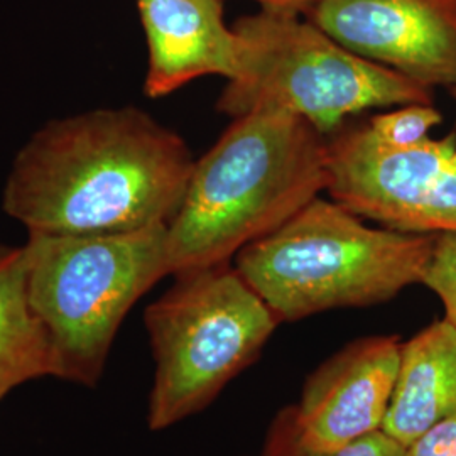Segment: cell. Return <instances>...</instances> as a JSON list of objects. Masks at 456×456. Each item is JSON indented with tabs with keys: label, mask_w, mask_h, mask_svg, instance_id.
<instances>
[{
	"label": "cell",
	"mask_w": 456,
	"mask_h": 456,
	"mask_svg": "<svg viewBox=\"0 0 456 456\" xmlns=\"http://www.w3.org/2000/svg\"><path fill=\"white\" fill-rule=\"evenodd\" d=\"M195 159L188 144L137 109L51 120L17 152L2 208L29 233L100 235L169 225Z\"/></svg>",
	"instance_id": "6da1fadb"
},
{
	"label": "cell",
	"mask_w": 456,
	"mask_h": 456,
	"mask_svg": "<svg viewBox=\"0 0 456 456\" xmlns=\"http://www.w3.org/2000/svg\"><path fill=\"white\" fill-rule=\"evenodd\" d=\"M328 186V141L308 120L281 112L233 118L195 163L167 225L169 276L230 262L282 227Z\"/></svg>",
	"instance_id": "7a4b0ae2"
},
{
	"label": "cell",
	"mask_w": 456,
	"mask_h": 456,
	"mask_svg": "<svg viewBox=\"0 0 456 456\" xmlns=\"http://www.w3.org/2000/svg\"><path fill=\"white\" fill-rule=\"evenodd\" d=\"M436 235L365 225L314 198L282 227L244 247L235 267L281 323L394 299L423 281Z\"/></svg>",
	"instance_id": "3957f363"
},
{
	"label": "cell",
	"mask_w": 456,
	"mask_h": 456,
	"mask_svg": "<svg viewBox=\"0 0 456 456\" xmlns=\"http://www.w3.org/2000/svg\"><path fill=\"white\" fill-rule=\"evenodd\" d=\"M301 16L261 9L235 22L240 69L218 97L222 114L296 115L326 135L369 109L433 102V88L343 48Z\"/></svg>",
	"instance_id": "277c9868"
},
{
	"label": "cell",
	"mask_w": 456,
	"mask_h": 456,
	"mask_svg": "<svg viewBox=\"0 0 456 456\" xmlns=\"http://www.w3.org/2000/svg\"><path fill=\"white\" fill-rule=\"evenodd\" d=\"M167 225L100 235L29 233L28 289L58 379L94 387L117 330L163 277Z\"/></svg>",
	"instance_id": "5b68a950"
},
{
	"label": "cell",
	"mask_w": 456,
	"mask_h": 456,
	"mask_svg": "<svg viewBox=\"0 0 456 456\" xmlns=\"http://www.w3.org/2000/svg\"><path fill=\"white\" fill-rule=\"evenodd\" d=\"M175 277L144 313L156 362L147 409L152 431L210 406L257 360L281 323L230 262Z\"/></svg>",
	"instance_id": "8992f818"
},
{
	"label": "cell",
	"mask_w": 456,
	"mask_h": 456,
	"mask_svg": "<svg viewBox=\"0 0 456 456\" xmlns=\"http://www.w3.org/2000/svg\"><path fill=\"white\" fill-rule=\"evenodd\" d=\"M456 134L411 149L382 146L369 126L328 142L331 200L409 233H456Z\"/></svg>",
	"instance_id": "52a82bcc"
},
{
	"label": "cell",
	"mask_w": 456,
	"mask_h": 456,
	"mask_svg": "<svg viewBox=\"0 0 456 456\" xmlns=\"http://www.w3.org/2000/svg\"><path fill=\"white\" fill-rule=\"evenodd\" d=\"M306 16L343 48L428 88L456 83V0H316Z\"/></svg>",
	"instance_id": "ba28073f"
},
{
	"label": "cell",
	"mask_w": 456,
	"mask_h": 456,
	"mask_svg": "<svg viewBox=\"0 0 456 456\" xmlns=\"http://www.w3.org/2000/svg\"><path fill=\"white\" fill-rule=\"evenodd\" d=\"M399 337H362L306 379L289 406L299 441L316 452L345 446L382 429L401 359Z\"/></svg>",
	"instance_id": "9c48e42d"
},
{
	"label": "cell",
	"mask_w": 456,
	"mask_h": 456,
	"mask_svg": "<svg viewBox=\"0 0 456 456\" xmlns=\"http://www.w3.org/2000/svg\"><path fill=\"white\" fill-rule=\"evenodd\" d=\"M146 31L147 97L169 95L201 77L240 69V43L224 20V0H137Z\"/></svg>",
	"instance_id": "30bf717a"
},
{
	"label": "cell",
	"mask_w": 456,
	"mask_h": 456,
	"mask_svg": "<svg viewBox=\"0 0 456 456\" xmlns=\"http://www.w3.org/2000/svg\"><path fill=\"white\" fill-rule=\"evenodd\" d=\"M456 411V326L436 320L401 345L382 431L409 446Z\"/></svg>",
	"instance_id": "8fae6325"
},
{
	"label": "cell",
	"mask_w": 456,
	"mask_h": 456,
	"mask_svg": "<svg viewBox=\"0 0 456 456\" xmlns=\"http://www.w3.org/2000/svg\"><path fill=\"white\" fill-rule=\"evenodd\" d=\"M48 331L28 289V250L0 247V401L17 386L54 377Z\"/></svg>",
	"instance_id": "7c38bea8"
},
{
	"label": "cell",
	"mask_w": 456,
	"mask_h": 456,
	"mask_svg": "<svg viewBox=\"0 0 456 456\" xmlns=\"http://www.w3.org/2000/svg\"><path fill=\"white\" fill-rule=\"evenodd\" d=\"M406 446L394 440L382 429L362 436L337 450L316 452L305 446L296 433L291 408L282 409L276 414L265 435L261 456H404Z\"/></svg>",
	"instance_id": "4fadbf2b"
},
{
	"label": "cell",
	"mask_w": 456,
	"mask_h": 456,
	"mask_svg": "<svg viewBox=\"0 0 456 456\" xmlns=\"http://www.w3.org/2000/svg\"><path fill=\"white\" fill-rule=\"evenodd\" d=\"M443 120L438 109L431 103H411L387 114L375 115L369 129L382 146L411 149L429 139V131Z\"/></svg>",
	"instance_id": "5bb4252c"
},
{
	"label": "cell",
	"mask_w": 456,
	"mask_h": 456,
	"mask_svg": "<svg viewBox=\"0 0 456 456\" xmlns=\"http://www.w3.org/2000/svg\"><path fill=\"white\" fill-rule=\"evenodd\" d=\"M421 284L440 297L444 318L456 326V233L436 235Z\"/></svg>",
	"instance_id": "9a60e30c"
},
{
	"label": "cell",
	"mask_w": 456,
	"mask_h": 456,
	"mask_svg": "<svg viewBox=\"0 0 456 456\" xmlns=\"http://www.w3.org/2000/svg\"><path fill=\"white\" fill-rule=\"evenodd\" d=\"M404 456H456V411L406 446Z\"/></svg>",
	"instance_id": "2e32d148"
},
{
	"label": "cell",
	"mask_w": 456,
	"mask_h": 456,
	"mask_svg": "<svg viewBox=\"0 0 456 456\" xmlns=\"http://www.w3.org/2000/svg\"><path fill=\"white\" fill-rule=\"evenodd\" d=\"M261 4L262 9L267 11H281V12H294V14H308L316 0H256Z\"/></svg>",
	"instance_id": "e0dca14e"
},
{
	"label": "cell",
	"mask_w": 456,
	"mask_h": 456,
	"mask_svg": "<svg viewBox=\"0 0 456 456\" xmlns=\"http://www.w3.org/2000/svg\"><path fill=\"white\" fill-rule=\"evenodd\" d=\"M452 163L455 164L456 166V151L452 154Z\"/></svg>",
	"instance_id": "ac0fdd59"
},
{
	"label": "cell",
	"mask_w": 456,
	"mask_h": 456,
	"mask_svg": "<svg viewBox=\"0 0 456 456\" xmlns=\"http://www.w3.org/2000/svg\"><path fill=\"white\" fill-rule=\"evenodd\" d=\"M452 94H453V97H455L456 100V83L452 86Z\"/></svg>",
	"instance_id": "d6986e66"
}]
</instances>
